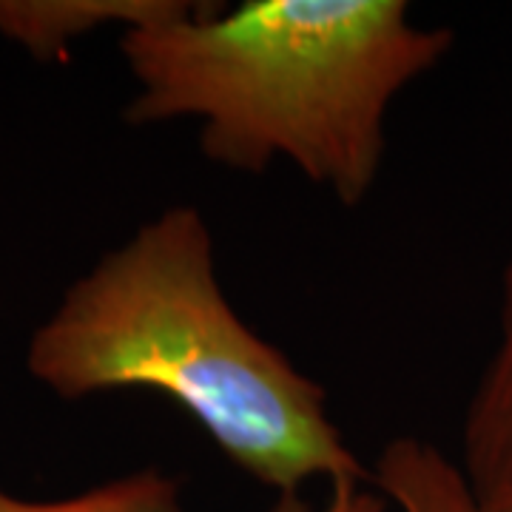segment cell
<instances>
[{
  "instance_id": "obj_3",
  "label": "cell",
  "mask_w": 512,
  "mask_h": 512,
  "mask_svg": "<svg viewBox=\"0 0 512 512\" xmlns=\"http://www.w3.org/2000/svg\"><path fill=\"white\" fill-rule=\"evenodd\" d=\"M498 308V342L467 404L458 464L481 501L512 510V259Z\"/></svg>"
},
{
  "instance_id": "obj_7",
  "label": "cell",
  "mask_w": 512,
  "mask_h": 512,
  "mask_svg": "<svg viewBox=\"0 0 512 512\" xmlns=\"http://www.w3.org/2000/svg\"><path fill=\"white\" fill-rule=\"evenodd\" d=\"M268 512H313L311 504L302 495H276V501L268 507ZM319 512H387L379 490L373 484H333L328 487V501Z\"/></svg>"
},
{
  "instance_id": "obj_4",
  "label": "cell",
  "mask_w": 512,
  "mask_h": 512,
  "mask_svg": "<svg viewBox=\"0 0 512 512\" xmlns=\"http://www.w3.org/2000/svg\"><path fill=\"white\" fill-rule=\"evenodd\" d=\"M191 0H0V35L37 60H55L69 43L106 26L120 32L174 18Z\"/></svg>"
},
{
  "instance_id": "obj_6",
  "label": "cell",
  "mask_w": 512,
  "mask_h": 512,
  "mask_svg": "<svg viewBox=\"0 0 512 512\" xmlns=\"http://www.w3.org/2000/svg\"><path fill=\"white\" fill-rule=\"evenodd\" d=\"M0 512H185V501L177 478L146 467L52 501H29L0 487Z\"/></svg>"
},
{
  "instance_id": "obj_1",
  "label": "cell",
  "mask_w": 512,
  "mask_h": 512,
  "mask_svg": "<svg viewBox=\"0 0 512 512\" xmlns=\"http://www.w3.org/2000/svg\"><path fill=\"white\" fill-rule=\"evenodd\" d=\"M26 367L66 402L114 390L163 396L276 495H302L311 481L373 484L322 384L228 302L211 225L194 205L146 220L77 279L35 330Z\"/></svg>"
},
{
  "instance_id": "obj_2",
  "label": "cell",
  "mask_w": 512,
  "mask_h": 512,
  "mask_svg": "<svg viewBox=\"0 0 512 512\" xmlns=\"http://www.w3.org/2000/svg\"><path fill=\"white\" fill-rule=\"evenodd\" d=\"M453 40L419 26L404 0L191 3L120 35L137 80L126 123L194 120L214 165L262 174L285 160L356 208L382 171L393 100Z\"/></svg>"
},
{
  "instance_id": "obj_5",
  "label": "cell",
  "mask_w": 512,
  "mask_h": 512,
  "mask_svg": "<svg viewBox=\"0 0 512 512\" xmlns=\"http://www.w3.org/2000/svg\"><path fill=\"white\" fill-rule=\"evenodd\" d=\"M370 476L393 512H512L481 501L456 458L419 436L387 441Z\"/></svg>"
}]
</instances>
